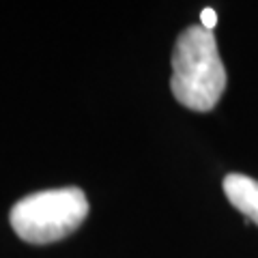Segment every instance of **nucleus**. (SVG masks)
<instances>
[{"mask_svg":"<svg viewBox=\"0 0 258 258\" xmlns=\"http://www.w3.org/2000/svg\"><path fill=\"white\" fill-rule=\"evenodd\" d=\"M170 88L174 99L194 112H211L226 88V69L217 52L213 30L185 28L172 52Z\"/></svg>","mask_w":258,"mask_h":258,"instance_id":"obj_1","label":"nucleus"},{"mask_svg":"<svg viewBox=\"0 0 258 258\" xmlns=\"http://www.w3.org/2000/svg\"><path fill=\"white\" fill-rule=\"evenodd\" d=\"M217 24V15L213 9H203V15H200V26H205L207 30H213V26Z\"/></svg>","mask_w":258,"mask_h":258,"instance_id":"obj_4","label":"nucleus"},{"mask_svg":"<svg viewBox=\"0 0 258 258\" xmlns=\"http://www.w3.org/2000/svg\"><path fill=\"white\" fill-rule=\"evenodd\" d=\"M88 215V200L80 187L43 189L24 196L11 209L15 235L28 243H54L69 237Z\"/></svg>","mask_w":258,"mask_h":258,"instance_id":"obj_2","label":"nucleus"},{"mask_svg":"<svg viewBox=\"0 0 258 258\" xmlns=\"http://www.w3.org/2000/svg\"><path fill=\"white\" fill-rule=\"evenodd\" d=\"M224 194L230 205L245 215L247 222L258 224V181L245 174H228L224 179Z\"/></svg>","mask_w":258,"mask_h":258,"instance_id":"obj_3","label":"nucleus"}]
</instances>
